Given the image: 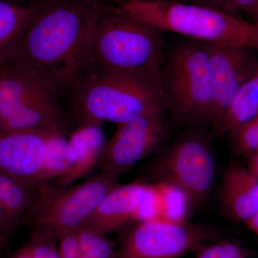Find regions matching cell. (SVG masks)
Here are the masks:
<instances>
[{"instance_id": "6da1fadb", "label": "cell", "mask_w": 258, "mask_h": 258, "mask_svg": "<svg viewBox=\"0 0 258 258\" xmlns=\"http://www.w3.org/2000/svg\"><path fill=\"white\" fill-rule=\"evenodd\" d=\"M113 0H37L31 23L8 57L32 70L57 94L69 98L87 64L95 25Z\"/></svg>"}, {"instance_id": "484cf974", "label": "cell", "mask_w": 258, "mask_h": 258, "mask_svg": "<svg viewBox=\"0 0 258 258\" xmlns=\"http://www.w3.org/2000/svg\"><path fill=\"white\" fill-rule=\"evenodd\" d=\"M184 2L191 3V4L208 7L212 9L220 10V11L239 16V15L235 13V10L232 9L228 0H184Z\"/></svg>"}, {"instance_id": "9c48e42d", "label": "cell", "mask_w": 258, "mask_h": 258, "mask_svg": "<svg viewBox=\"0 0 258 258\" xmlns=\"http://www.w3.org/2000/svg\"><path fill=\"white\" fill-rule=\"evenodd\" d=\"M120 232L116 258H179L218 237L213 227L162 217L139 220Z\"/></svg>"}, {"instance_id": "52a82bcc", "label": "cell", "mask_w": 258, "mask_h": 258, "mask_svg": "<svg viewBox=\"0 0 258 258\" xmlns=\"http://www.w3.org/2000/svg\"><path fill=\"white\" fill-rule=\"evenodd\" d=\"M118 184V176L101 173L77 185L66 187L40 184L38 195L26 219L33 229L57 237L86 225L107 194Z\"/></svg>"}, {"instance_id": "44dd1931", "label": "cell", "mask_w": 258, "mask_h": 258, "mask_svg": "<svg viewBox=\"0 0 258 258\" xmlns=\"http://www.w3.org/2000/svg\"><path fill=\"white\" fill-rule=\"evenodd\" d=\"M227 135L235 152L248 157L258 152V114L232 129Z\"/></svg>"}, {"instance_id": "83f0119b", "label": "cell", "mask_w": 258, "mask_h": 258, "mask_svg": "<svg viewBox=\"0 0 258 258\" xmlns=\"http://www.w3.org/2000/svg\"><path fill=\"white\" fill-rule=\"evenodd\" d=\"M247 167L256 177L258 178V152L249 156L248 165Z\"/></svg>"}, {"instance_id": "5bb4252c", "label": "cell", "mask_w": 258, "mask_h": 258, "mask_svg": "<svg viewBox=\"0 0 258 258\" xmlns=\"http://www.w3.org/2000/svg\"><path fill=\"white\" fill-rule=\"evenodd\" d=\"M102 125L101 122L95 120L79 121L77 128L68 139L72 156V166L63 176L55 179L56 186H71L100 163L107 142Z\"/></svg>"}, {"instance_id": "d6a6232c", "label": "cell", "mask_w": 258, "mask_h": 258, "mask_svg": "<svg viewBox=\"0 0 258 258\" xmlns=\"http://www.w3.org/2000/svg\"><path fill=\"white\" fill-rule=\"evenodd\" d=\"M1 127H2V125H1V116H0V132H1Z\"/></svg>"}, {"instance_id": "9a60e30c", "label": "cell", "mask_w": 258, "mask_h": 258, "mask_svg": "<svg viewBox=\"0 0 258 258\" xmlns=\"http://www.w3.org/2000/svg\"><path fill=\"white\" fill-rule=\"evenodd\" d=\"M220 197L232 218L247 221L258 212V178L248 168L232 161L222 178Z\"/></svg>"}, {"instance_id": "4fadbf2b", "label": "cell", "mask_w": 258, "mask_h": 258, "mask_svg": "<svg viewBox=\"0 0 258 258\" xmlns=\"http://www.w3.org/2000/svg\"><path fill=\"white\" fill-rule=\"evenodd\" d=\"M154 185L142 181L118 184L109 191L85 226L108 236L142 220Z\"/></svg>"}, {"instance_id": "2e32d148", "label": "cell", "mask_w": 258, "mask_h": 258, "mask_svg": "<svg viewBox=\"0 0 258 258\" xmlns=\"http://www.w3.org/2000/svg\"><path fill=\"white\" fill-rule=\"evenodd\" d=\"M36 9L37 0H0V64L16 50Z\"/></svg>"}, {"instance_id": "5b68a950", "label": "cell", "mask_w": 258, "mask_h": 258, "mask_svg": "<svg viewBox=\"0 0 258 258\" xmlns=\"http://www.w3.org/2000/svg\"><path fill=\"white\" fill-rule=\"evenodd\" d=\"M164 33L125 14L113 0L93 29L86 68L123 71L161 67L166 52Z\"/></svg>"}, {"instance_id": "8992f818", "label": "cell", "mask_w": 258, "mask_h": 258, "mask_svg": "<svg viewBox=\"0 0 258 258\" xmlns=\"http://www.w3.org/2000/svg\"><path fill=\"white\" fill-rule=\"evenodd\" d=\"M60 100L25 64L12 59L0 64L1 132H62Z\"/></svg>"}, {"instance_id": "3957f363", "label": "cell", "mask_w": 258, "mask_h": 258, "mask_svg": "<svg viewBox=\"0 0 258 258\" xmlns=\"http://www.w3.org/2000/svg\"><path fill=\"white\" fill-rule=\"evenodd\" d=\"M132 18L191 40L258 52V23L208 7L168 0H115Z\"/></svg>"}, {"instance_id": "f1b7e54d", "label": "cell", "mask_w": 258, "mask_h": 258, "mask_svg": "<svg viewBox=\"0 0 258 258\" xmlns=\"http://www.w3.org/2000/svg\"><path fill=\"white\" fill-rule=\"evenodd\" d=\"M244 223L247 228L252 231L258 238V212L254 214L253 216L248 219L247 221L244 222Z\"/></svg>"}, {"instance_id": "603a6c76", "label": "cell", "mask_w": 258, "mask_h": 258, "mask_svg": "<svg viewBox=\"0 0 258 258\" xmlns=\"http://www.w3.org/2000/svg\"><path fill=\"white\" fill-rule=\"evenodd\" d=\"M195 258H251L240 244L231 241H212L195 252Z\"/></svg>"}, {"instance_id": "d6986e66", "label": "cell", "mask_w": 258, "mask_h": 258, "mask_svg": "<svg viewBox=\"0 0 258 258\" xmlns=\"http://www.w3.org/2000/svg\"><path fill=\"white\" fill-rule=\"evenodd\" d=\"M72 164V156L68 139L64 138L62 132H53L47 143L45 165L42 174V184L48 183L51 179H57L63 176Z\"/></svg>"}, {"instance_id": "ffe728a7", "label": "cell", "mask_w": 258, "mask_h": 258, "mask_svg": "<svg viewBox=\"0 0 258 258\" xmlns=\"http://www.w3.org/2000/svg\"><path fill=\"white\" fill-rule=\"evenodd\" d=\"M81 258H116V251L106 235L83 226L77 230Z\"/></svg>"}, {"instance_id": "277c9868", "label": "cell", "mask_w": 258, "mask_h": 258, "mask_svg": "<svg viewBox=\"0 0 258 258\" xmlns=\"http://www.w3.org/2000/svg\"><path fill=\"white\" fill-rule=\"evenodd\" d=\"M160 76L173 124L184 128L209 125L212 79L207 43L188 39L166 49Z\"/></svg>"}, {"instance_id": "7402d4cb", "label": "cell", "mask_w": 258, "mask_h": 258, "mask_svg": "<svg viewBox=\"0 0 258 258\" xmlns=\"http://www.w3.org/2000/svg\"><path fill=\"white\" fill-rule=\"evenodd\" d=\"M31 258H61L57 237L40 229H33L28 242Z\"/></svg>"}, {"instance_id": "ba28073f", "label": "cell", "mask_w": 258, "mask_h": 258, "mask_svg": "<svg viewBox=\"0 0 258 258\" xmlns=\"http://www.w3.org/2000/svg\"><path fill=\"white\" fill-rule=\"evenodd\" d=\"M207 126L185 128L154 167L161 183L174 186L193 203L204 201L215 181V156Z\"/></svg>"}, {"instance_id": "7a4b0ae2", "label": "cell", "mask_w": 258, "mask_h": 258, "mask_svg": "<svg viewBox=\"0 0 258 258\" xmlns=\"http://www.w3.org/2000/svg\"><path fill=\"white\" fill-rule=\"evenodd\" d=\"M161 67L138 70L86 68L69 100L77 120L124 123L153 112L167 111Z\"/></svg>"}, {"instance_id": "4316f807", "label": "cell", "mask_w": 258, "mask_h": 258, "mask_svg": "<svg viewBox=\"0 0 258 258\" xmlns=\"http://www.w3.org/2000/svg\"><path fill=\"white\" fill-rule=\"evenodd\" d=\"M11 225V220L0 205V235L6 233L10 230Z\"/></svg>"}, {"instance_id": "1f68e13d", "label": "cell", "mask_w": 258, "mask_h": 258, "mask_svg": "<svg viewBox=\"0 0 258 258\" xmlns=\"http://www.w3.org/2000/svg\"><path fill=\"white\" fill-rule=\"evenodd\" d=\"M168 1H179V2H184V0H168Z\"/></svg>"}, {"instance_id": "cb8c5ba5", "label": "cell", "mask_w": 258, "mask_h": 258, "mask_svg": "<svg viewBox=\"0 0 258 258\" xmlns=\"http://www.w3.org/2000/svg\"><path fill=\"white\" fill-rule=\"evenodd\" d=\"M61 258H81L77 230L63 232L57 236Z\"/></svg>"}, {"instance_id": "30bf717a", "label": "cell", "mask_w": 258, "mask_h": 258, "mask_svg": "<svg viewBox=\"0 0 258 258\" xmlns=\"http://www.w3.org/2000/svg\"><path fill=\"white\" fill-rule=\"evenodd\" d=\"M173 123L167 111L153 112L118 124L102 154L101 171L119 176L158 149Z\"/></svg>"}, {"instance_id": "4dcf8cb0", "label": "cell", "mask_w": 258, "mask_h": 258, "mask_svg": "<svg viewBox=\"0 0 258 258\" xmlns=\"http://www.w3.org/2000/svg\"><path fill=\"white\" fill-rule=\"evenodd\" d=\"M8 239L5 238V237H0V250L3 249L5 247V244H6Z\"/></svg>"}, {"instance_id": "ac0fdd59", "label": "cell", "mask_w": 258, "mask_h": 258, "mask_svg": "<svg viewBox=\"0 0 258 258\" xmlns=\"http://www.w3.org/2000/svg\"><path fill=\"white\" fill-rule=\"evenodd\" d=\"M40 185L22 181L0 171V205L16 224L27 218Z\"/></svg>"}, {"instance_id": "f546056e", "label": "cell", "mask_w": 258, "mask_h": 258, "mask_svg": "<svg viewBox=\"0 0 258 258\" xmlns=\"http://www.w3.org/2000/svg\"><path fill=\"white\" fill-rule=\"evenodd\" d=\"M10 258H31L28 246L25 244L17 251Z\"/></svg>"}, {"instance_id": "7c38bea8", "label": "cell", "mask_w": 258, "mask_h": 258, "mask_svg": "<svg viewBox=\"0 0 258 258\" xmlns=\"http://www.w3.org/2000/svg\"><path fill=\"white\" fill-rule=\"evenodd\" d=\"M55 132H0V171L30 184H42L47 143Z\"/></svg>"}, {"instance_id": "d4e9b609", "label": "cell", "mask_w": 258, "mask_h": 258, "mask_svg": "<svg viewBox=\"0 0 258 258\" xmlns=\"http://www.w3.org/2000/svg\"><path fill=\"white\" fill-rule=\"evenodd\" d=\"M237 15L244 13L249 21L258 23V0H228Z\"/></svg>"}, {"instance_id": "e0dca14e", "label": "cell", "mask_w": 258, "mask_h": 258, "mask_svg": "<svg viewBox=\"0 0 258 258\" xmlns=\"http://www.w3.org/2000/svg\"><path fill=\"white\" fill-rule=\"evenodd\" d=\"M257 114L258 62L252 74L234 97L212 134L221 137Z\"/></svg>"}, {"instance_id": "8fae6325", "label": "cell", "mask_w": 258, "mask_h": 258, "mask_svg": "<svg viewBox=\"0 0 258 258\" xmlns=\"http://www.w3.org/2000/svg\"><path fill=\"white\" fill-rule=\"evenodd\" d=\"M212 79V105L209 125L212 132L242 85L258 62L257 51L207 43Z\"/></svg>"}]
</instances>
